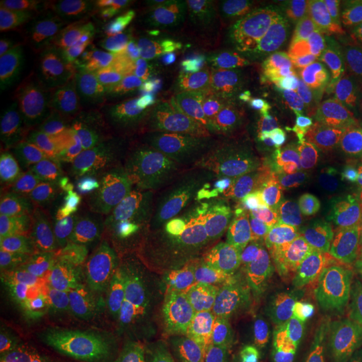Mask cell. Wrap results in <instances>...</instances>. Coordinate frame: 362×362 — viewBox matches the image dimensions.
I'll return each mask as SVG.
<instances>
[{
  "instance_id": "cell-39",
  "label": "cell",
  "mask_w": 362,
  "mask_h": 362,
  "mask_svg": "<svg viewBox=\"0 0 362 362\" xmlns=\"http://www.w3.org/2000/svg\"><path fill=\"white\" fill-rule=\"evenodd\" d=\"M26 82L21 78L3 77L0 81V113L10 109L26 95Z\"/></svg>"
},
{
  "instance_id": "cell-1",
  "label": "cell",
  "mask_w": 362,
  "mask_h": 362,
  "mask_svg": "<svg viewBox=\"0 0 362 362\" xmlns=\"http://www.w3.org/2000/svg\"><path fill=\"white\" fill-rule=\"evenodd\" d=\"M262 362H346L362 332L293 287L259 298L247 332Z\"/></svg>"
},
{
  "instance_id": "cell-22",
  "label": "cell",
  "mask_w": 362,
  "mask_h": 362,
  "mask_svg": "<svg viewBox=\"0 0 362 362\" xmlns=\"http://www.w3.org/2000/svg\"><path fill=\"white\" fill-rule=\"evenodd\" d=\"M141 246L143 242L105 220L103 227L71 258L100 272H113L141 255Z\"/></svg>"
},
{
  "instance_id": "cell-48",
  "label": "cell",
  "mask_w": 362,
  "mask_h": 362,
  "mask_svg": "<svg viewBox=\"0 0 362 362\" xmlns=\"http://www.w3.org/2000/svg\"><path fill=\"white\" fill-rule=\"evenodd\" d=\"M362 130V129H361Z\"/></svg>"
},
{
  "instance_id": "cell-18",
  "label": "cell",
  "mask_w": 362,
  "mask_h": 362,
  "mask_svg": "<svg viewBox=\"0 0 362 362\" xmlns=\"http://www.w3.org/2000/svg\"><path fill=\"white\" fill-rule=\"evenodd\" d=\"M28 309L47 336L65 333L97 315L90 305L73 290L52 279L28 294Z\"/></svg>"
},
{
  "instance_id": "cell-6",
  "label": "cell",
  "mask_w": 362,
  "mask_h": 362,
  "mask_svg": "<svg viewBox=\"0 0 362 362\" xmlns=\"http://www.w3.org/2000/svg\"><path fill=\"white\" fill-rule=\"evenodd\" d=\"M137 49L103 21L90 19L57 45L49 67L52 83L69 104L81 106L103 91L112 71Z\"/></svg>"
},
{
  "instance_id": "cell-9",
  "label": "cell",
  "mask_w": 362,
  "mask_h": 362,
  "mask_svg": "<svg viewBox=\"0 0 362 362\" xmlns=\"http://www.w3.org/2000/svg\"><path fill=\"white\" fill-rule=\"evenodd\" d=\"M152 172L164 216L191 219L203 216L214 203L215 184L199 165L188 145L155 139Z\"/></svg>"
},
{
  "instance_id": "cell-20",
  "label": "cell",
  "mask_w": 362,
  "mask_h": 362,
  "mask_svg": "<svg viewBox=\"0 0 362 362\" xmlns=\"http://www.w3.org/2000/svg\"><path fill=\"white\" fill-rule=\"evenodd\" d=\"M59 339L85 362H117L127 353L121 324L100 314L62 333Z\"/></svg>"
},
{
  "instance_id": "cell-40",
  "label": "cell",
  "mask_w": 362,
  "mask_h": 362,
  "mask_svg": "<svg viewBox=\"0 0 362 362\" xmlns=\"http://www.w3.org/2000/svg\"><path fill=\"white\" fill-rule=\"evenodd\" d=\"M33 362H85L61 339L46 345Z\"/></svg>"
},
{
  "instance_id": "cell-47",
  "label": "cell",
  "mask_w": 362,
  "mask_h": 362,
  "mask_svg": "<svg viewBox=\"0 0 362 362\" xmlns=\"http://www.w3.org/2000/svg\"><path fill=\"white\" fill-rule=\"evenodd\" d=\"M346 362H362V348L358 351H356Z\"/></svg>"
},
{
  "instance_id": "cell-5",
  "label": "cell",
  "mask_w": 362,
  "mask_h": 362,
  "mask_svg": "<svg viewBox=\"0 0 362 362\" xmlns=\"http://www.w3.org/2000/svg\"><path fill=\"white\" fill-rule=\"evenodd\" d=\"M276 194L248 200L230 208H211L202 216L221 255L248 269L284 266L300 215L281 218L274 208Z\"/></svg>"
},
{
  "instance_id": "cell-13",
  "label": "cell",
  "mask_w": 362,
  "mask_h": 362,
  "mask_svg": "<svg viewBox=\"0 0 362 362\" xmlns=\"http://www.w3.org/2000/svg\"><path fill=\"white\" fill-rule=\"evenodd\" d=\"M290 42L309 55H344L362 49V1L339 0L322 10L299 13Z\"/></svg>"
},
{
  "instance_id": "cell-31",
  "label": "cell",
  "mask_w": 362,
  "mask_h": 362,
  "mask_svg": "<svg viewBox=\"0 0 362 362\" xmlns=\"http://www.w3.org/2000/svg\"><path fill=\"white\" fill-rule=\"evenodd\" d=\"M182 86H163L156 83L149 90L144 91L141 94L133 95L130 98H122V104L125 112L130 119L143 128H148L149 124L155 118L165 105L175 97Z\"/></svg>"
},
{
  "instance_id": "cell-23",
  "label": "cell",
  "mask_w": 362,
  "mask_h": 362,
  "mask_svg": "<svg viewBox=\"0 0 362 362\" xmlns=\"http://www.w3.org/2000/svg\"><path fill=\"white\" fill-rule=\"evenodd\" d=\"M45 346L33 317L16 303L4 305L0 314L1 362H33Z\"/></svg>"
},
{
  "instance_id": "cell-10",
  "label": "cell",
  "mask_w": 362,
  "mask_h": 362,
  "mask_svg": "<svg viewBox=\"0 0 362 362\" xmlns=\"http://www.w3.org/2000/svg\"><path fill=\"white\" fill-rule=\"evenodd\" d=\"M59 263L47 246L34 204L28 202L1 233L0 274L7 296H28L52 279Z\"/></svg>"
},
{
  "instance_id": "cell-38",
  "label": "cell",
  "mask_w": 362,
  "mask_h": 362,
  "mask_svg": "<svg viewBox=\"0 0 362 362\" xmlns=\"http://www.w3.org/2000/svg\"><path fill=\"white\" fill-rule=\"evenodd\" d=\"M238 21L230 18L224 13H211L207 16L199 18L197 22V34L199 37L206 42H214L221 38L228 31L238 26Z\"/></svg>"
},
{
  "instance_id": "cell-7",
  "label": "cell",
  "mask_w": 362,
  "mask_h": 362,
  "mask_svg": "<svg viewBox=\"0 0 362 362\" xmlns=\"http://www.w3.org/2000/svg\"><path fill=\"white\" fill-rule=\"evenodd\" d=\"M141 255L158 274L167 300L224 276L221 254L199 219L165 220L145 239Z\"/></svg>"
},
{
  "instance_id": "cell-21",
  "label": "cell",
  "mask_w": 362,
  "mask_h": 362,
  "mask_svg": "<svg viewBox=\"0 0 362 362\" xmlns=\"http://www.w3.org/2000/svg\"><path fill=\"white\" fill-rule=\"evenodd\" d=\"M52 281L73 290L97 314L115 318L119 302L112 272H100L77 259L67 258L61 260Z\"/></svg>"
},
{
  "instance_id": "cell-32",
  "label": "cell",
  "mask_w": 362,
  "mask_h": 362,
  "mask_svg": "<svg viewBox=\"0 0 362 362\" xmlns=\"http://www.w3.org/2000/svg\"><path fill=\"white\" fill-rule=\"evenodd\" d=\"M199 362H262L246 332L220 337L203 349Z\"/></svg>"
},
{
  "instance_id": "cell-19",
  "label": "cell",
  "mask_w": 362,
  "mask_h": 362,
  "mask_svg": "<svg viewBox=\"0 0 362 362\" xmlns=\"http://www.w3.org/2000/svg\"><path fill=\"white\" fill-rule=\"evenodd\" d=\"M74 25L21 21L0 16V62L3 65L31 58L61 43Z\"/></svg>"
},
{
  "instance_id": "cell-4",
  "label": "cell",
  "mask_w": 362,
  "mask_h": 362,
  "mask_svg": "<svg viewBox=\"0 0 362 362\" xmlns=\"http://www.w3.org/2000/svg\"><path fill=\"white\" fill-rule=\"evenodd\" d=\"M153 144L149 129L128 117L122 98L101 91L79 106L71 151L93 177L107 180L136 167Z\"/></svg>"
},
{
  "instance_id": "cell-36",
  "label": "cell",
  "mask_w": 362,
  "mask_h": 362,
  "mask_svg": "<svg viewBox=\"0 0 362 362\" xmlns=\"http://www.w3.org/2000/svg\"><path fill=\"white\" fill-rule=\"evenodd\" d=\"M311 194L309 188H288L284 194H276L275 212L285 219H294L310 211Z\"/></svg>"
},
{
  "instance_id": "cell-2",
  "label": "cell",
  "mask_w": 362,
  "mask_h": 362,
  "mask_svg": "<svg viewBox=\"0 0 362 362\" xmlns=\"http://www.w3.org/2000/svg\"><path fill=\"white\" fill-rule=\"evenodd\" d=\"M104 181L82 168L67 145L33 176L30 202L55 258L73 257L103 227Z\"/></svg>"
},
{
  "instance_id": "cell-25",
  "label": "cell",
  "mask_w": 362,
  "mask_h": 362,
  "mask_svg": "<svg viewBox=\"0 0 362 362\" xmlns=\"http://www.w3.org/2000/svg\"><path fill=\"white\" fill-rule=\"evenodd\" d=\"M231 115L233 107L230 106L206 103L189 94L179 121L167 137L158 139H169L175 143L189 145L197 140L221 133L227 128Z\"/></svg>"
},
{
  "instance_id": "cell-29",
  "label": "cell",
  "mask_w": 362,
  "mask_h": 362,
  "mask_svg": "<svg viewBox=\"0 0 362 362\" xmlns=\"http://www.w3.org/2000/svg\"><path fill=\"white\" fill-rule=\"evenodd\" d=\"M188 146L199 165L207 172L215 185L238 168L251 153L223 133L197 140Z\"/></svg>"
},
{
  "instance_id": "cell-41",
  "label": "cell",
  "mask_w": 362,
  "mask_h": 362,
  "mask_svg": "<svg viewBox=\"0 0 362 362\" xmlns=\"http://www.w3.org/2000/svg\"><path fill=\"white\" fill-rule=\"evenodd\" d=\"M353 118V110L349 105H341L330 107L324 112L325 127L330 130H339L346 128Z\"/></svg>"
},
{
  "instance_id": "cell-35",
  "label": "cell",
  "mask_w": 362,
  "mask_h": 362,
  "mask_svg": "<svg viewBox=\"0 0 362 362\" xmlns=\"http://www.w3.org/2000/svg\"><path fill=\"white\" fill-rule=\"evenodd\" d=\"M263 4V1L258 0H196L191 1V8L197 18L211 13H224L239 22L257 13Z\"/></svg>"
},
{
  "instance_id": "cell-12",
  "label": "cell",
  "mask_w": 362,
  "mask_h": 362,
  "mask_svg": "<svg viewBox=\"0 0 362 362\" xmlns=\"http://www.w3.org/2000/svg\"><path fill=\"white\" fill-rule=\"evenodd\" d=\"M194 18L191 1L176 0L104 1L91 8V19L103 21L137 47L175 38Z\"/></svg>"
},
{
  "instance_id": "cell-24",
  "label": "cell",
  "mask_w": 362,
  "mask_h": 362,
  "mask_svg": "<svg viewBox=\"0 0 362 362\" xmlns=\"http://www.w3.org/2000/svg\"><path fill=\"white\" fill-rule=\"evenodd\" d=\"M286 165L285 160L267 148L254 151L238 168L215 185L214 202L263 188L275 179H279Z\"/></svg>"
},
{
  "instance_id": "cell-3",
  "label": "cell",
  "mask_w": 362,
  "mask_h": 362,
  "mask_svg": "<svg viewBox=\"0 0 362 362\" xmlns=\"http://www.w3.org/2000/svg\"><path fill=\"white\" fill-rule=\"evenodd\" d=\"M246 282L227 275L192 293L167 300L144 325V346L155 354L204 349L236 332L247 308Z\"/></svg>"
},
{
  "instance_id": "cell-37",
  "label": "cell",
  "mask_w": 362,
  "mask_h": 362,
  "mask_svg": "<svg viewBox=\"0 0 362 362\" xmlns=\"http://www.w3.org/2000/svg\"><path fill=\"white\" fill-rule=\"evenodd\" d=\"M252 112L262 118L264 122L272 124L275 118L279 117L281 105L275 89L267 79H263L254 91L252 97L247 101Z\"/></svg>"
},
{
  "instance_id": "cell-45",
  "label": "cell",
  "mask_w": 362,
  "mask_h": 362,
  "mask_svg": "<svg viewBox=\"0 0 362 362\" xmlns=\"http://www.w3.org/2000/svg\"><path fill=\"white\" fill-rule=\"evenodd\" d=\"M298 67H299V70L314 71V70H317V67H318V62H317L315 59H305V61H302V62L298 64Z\"/></svg>"
},
{
  "instance_id": "cell-28",
  "label": "cell",
  "mask_w": 362,
  "mask_h": 362,
  "mask_svg": "<svg viewBox=\"0 0 362 362\" xmlns=\"http://www.w3.org/2000/svg\"><path fill=\"white\" fill-rule=\"evenodd\" d=\"M272 23L259 19L252 25L220 40L207 55V64L214 71L223 73L246 65L272 34Z\"/></svg>"
},
{
  "instance_id": "cell-43",
  "label": "cell",
  "mask_w": 362,
  "mask_h": 362,
  "mask_svg": "<svg viewBox=\"0 0 362 362\" xmlns=\"http://www.w3.org/2000/svg\"><path fill=\"white\" fill-rule=\"evenodd\" d=\"M156 362H199L191 356V353H181V351H172L161 354Z\"/></svg>"
},
{
  "instance_id": "cell-16",
  "label": "cell",
  "mask_w": 362,
  "mask_h": 362,
  "mask_svg": "<svg viewBox=\"0 0 362 362\" xmlns=\"http://www.w3.org/2000/svg\"><path fill=\"white\" fill-rule=\"evenodd\" d=\"M188 64V49L175 38L151 43L125 57L105 81L103 91L118 98H130L153 88L170 67Z\"/></svg>"
},
{
  "instance_id": "cell-17",
  "label": "cell",
  "mask_w": 362,
  "mask_h": 362,
  "mask_svg": "<svg viewBox=\"0 0 362 362\" xmlns=\"http://www.w3.org/2000/svg\"><path fill=\"white\" fill-rule=\"evenodd\" d=\"M274 89L281 113L290 119H305L362 98V85L342 78L309 79L284 74L276 78Z\"/></svg>"
},
{
  "instance_id": "cell-11",
  "label": "cell",
  "mask_w": 362,
  "mask_h": 362,
  "mask_svg": "<svg viewBox=\"0 0 362 362\" xmlns=\"http://www.w3.org/2000/svg\"><path fill=\"white\" fill-rule=\"evenodd\" d=\"M103 215L143 243L165 221L151 153L136 167L104 181Z\"/></svg>"
},
{
  "instance_id": "cell-33",
  "label": "cell",
  "mask_w": 362,
  "mask_h": 362,
  "mask_svg": "<svg viewBox=\"0 0 362 362\" xmlns=\"http://www.w3.org/2000/svg\"><path fill=\"white\" fill-rule=\"evenodd\" d=\"M266 148L286 163H293L303 152L305 136L293 119L279 116L270 125Z\"/></svg>"
},
{
  "instance_id": "cell-14",
  "label": "cell",
  "mask_w": 362,
  "mask_h": 362,
  "mask_svg": "<svg viewBox=\"0 0 362 362\" xmlns=\"http://www.w3.org/2000/svg\"><path fill=\"white\" fill-rule=\"evenodd\" d=\"M47 127L45 91H28L0 115V173L11 180L34 161Z\"/></svg>"
},
{
  "instance_id": "cell-15",
  "label": "cell",
  "mask_w": 362,
  "mask_h": 362,
  "mask_svg": "<svg viewBox=\"0 0 362 362\" xmlns=\"http://www.w3.org/2000/svg\"><path fill=\"white\" fill-rule=\"evenodd\" d=\"M288 287L324 305L362 332V267L291 266Z\"/></svg>"
},
{
  "instance_id": "cell-30",
  "label": "cell",
  "mask_w": 362,
  "mask_h": 362,
  "mask_svg": "<svg viewBox=\"0 0 362 362\" xmlns=\"http://www.w3.org/2000/svg\"><path fill=\"white\" fill-rule=\"evenodd\" d=\"M165 302L167 296L164 291V286L155 270L152 274L149 286L139 297L122 303L115 313V318L119 324L124 322L144 326Z\"/></svg>"
},
{
  "instance_id": "cell-26",
  "label": "cell",
  "mask_w": 362,
  "mask_h": 362,
  "mask_svg": "<svg viewBox=\"0 0 362 362\" xmlns=\"http://www.w3.org/2000/svg\"><path fill=\"white\" fill-rule=\"evenodd\" d=\"M93 3L74 0H3L1 15L31 22L82 25L91 19Z\"/></svg>"
},
{
  "instance_id": "cell-27",
  "label": "cell",
  "mask_w": 362,
  "mask_h": 362,
  "mask_svg": "<svg viewBox=\"0 0 362 362\" xmlns=\"http://www.w3.org/2000/svg\"><path fill=\"white\" fill-rule=\"evenodd\" d=\"M263 79V67L259 64H254L230 71L215 73L204 78L199 83L197 89L209 100L223 106L233 107L247 103Z\"/></svg>"
},
{
  "instance_id": "cell-42",
  "label": "cell",
  "mask_w": 362,
  "mask_h": 362,
  "mask_svg": "<svg viewBox=\"0 0 362 362\" xmlns=\"http://www.w3.org/2000/svg\"><path fill=\"white\" fill-rule=\"evenodd\" d=\"M349 197L350 206L353 208L354 214L358 216V219L362 221V184L361 185H356L350 194Z\"/></svg>"
},
{
  "instance_id": "cell-46",
  "label": "cell",
  "mask_w": 362,
  "mask_h": 362,
  "mask_svg": "<svg viewBox=\"0 0 362 362\" xmlns=\"http://www.w3.org/2000/svg\"><path fill=\"white\" fill-rule=\"evenodd\" d=\"M117 362H140V360H139V357H137L134 353L127 351L125 354H122V356L119 357V360Z\"/></svg>"
},
{
  "instance_id": "cell-34",
  "label": "cell",
  "mask_w": 362,
  "mask_h": 362,
  "mask_svg": "<svg viewBox=\"0 0 362 362\" xmlns=\"http://www.w3.org/2000/svg\"><path fill=\"white\" fill-rule=\"evenodd\" d=\"M325 161L318 156H305L293 163H287L279 180L286 188H310L324 177Z\"/></svg>"
},
{
  "instance_id": "cell-8",
  "label": "cell",
  "mask_w": 362,
  "mask_h": 362,
  "mask_svg": "<svg viewBox=\"0 0 362 362\" xmlns=\"http://www.w3.org/2000/svg\"><path fill=\"white\" fill-rule=\"evenodd\" d=\"M298 264L362 267V221L348 194L339 203L320 204L302 216L284 267Z\"/></svg>"
},
{
  "instance_id": "cell-44",
  "label": "cell",
  "mask_w": 362,
  "mask_h": 362,
  "mask_svg": "<svg viewBox=\"0 0 362 362\" xmlns=\"http://www.w3.org/2000/svg\"><path fill=\"white\" fill-rule=\"evenodd\" d=\"M353 177L356 181V185L362 184V145L358 148L356 157L353 160Z\"/></svg>"
}]
</instances>
